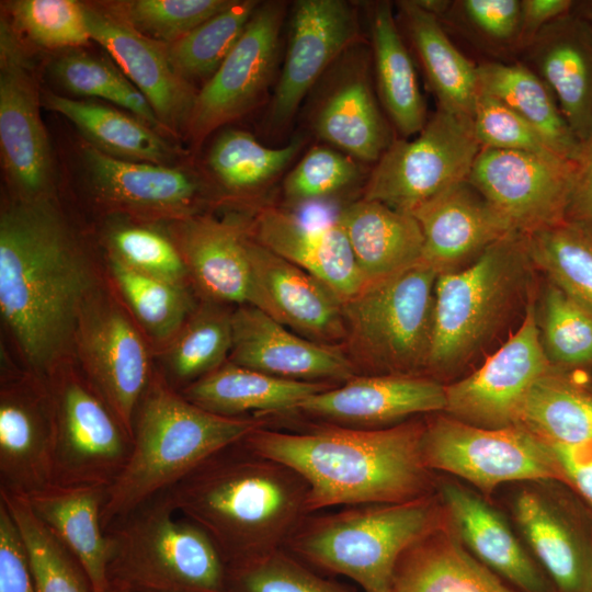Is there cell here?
I'll return each instance as SVG.
<instances>
[{"mask_svg":"<svg viewBox=\"0 0 592 592\" xmlns=\"http://www.w3.org/2000/svg\"><path fill=\"white\" fill-rule=\"evenodd\" d=\"M542 341L549 360L592 364V311L555 284L546 293Z\"/></svg>","mask_w":592,"mask_h":592,"instance_id":"cell-50","label":"cell"},{"mask_svg":"<svg viewBox=\"0 0 592 592\" xmlns=\"http://www.w3.org/2000/svg\"><path fill=\"white\" fill-rule=\"evenodd\" d=\"M107 487L52 483L24 498L36 517L87 573L93 592H106L112 543L102 526Z\"/></svg>","mask_w":592,"mask_h":592,"instance_id":"cell-28","label":"cell"},{"mask_svg":"<svg viewBox=\"0 0 592 592\" xmlns=\"http://www.w3.org/2000/svg\"><path fill=\"white\" fill-rule=\"evenodd\" d=\"M72 358L132 435L136 408L156 367L155 355L106 273L78 316Z\"/></svg>","mask_w":592,"mask_h":592,"instance_id":"cell-9","label":"cell"},{"mask_svg":"<svg viewBox=\"0 0 592 592\" xmlns=\"http://www.w3.org/2000/svg\"><path fill=\"white\" fill-rule=\"evenodd\" d=\"M480 149L471 117L437 109L417 137L394 138L375 162L363 198L411 213L466 181Z\"/></svg>","mask_w":592,"mask_h":592,"instance_id":"cell-11","label":"cell"},{"mask_svg":"<svg viewBox=\"0 0 592 592\" xmlns=\"http://www.w3.org/2000/svg\"><path fill=\"white\" fill-rule=\"evenodd\" d=\"M549 371L535 311L528 307L517 331L481 367L445 386V410L477 426L519 425L528 391Z\"/></svg>","mask_w":592,"mask_h":592,"instance_id":"cell-16","label":"cell"},{"mask_svg":"<svg viewBox=\"0 0 592 592\" xmlns=\"http://www.w3.org/2000/svg\"><path fill=\"white\" fill-rule=\"evenodd\" d=\"M164 225L181 254L198 299L229 306L248 303L249 225L206 214Z\"/></svg>","mask_w":592,"mask_h":592,"instance_id":"cell-24","label":"cell"},{"mask_svg":"<svg viewBox=\"0 0 592 592\" xmlns=\"http://www.w3.org/2000/svg\"><path fill=\"white\" fill-rule=\"evenodd\" d=\"M106 592H121V591H117V590H113V589H107Z\"/></svg>","mask_w":592,"mask_h":592,"instance_id":"cell-60","label":"cell"},{"mask_svg":"<svg viewBox=\"0 0 592 592\" xmlns=\"http://www.w3.org/2000/svg\"><path fill=\"white\" fill-rule=\"evenodd\" d=\"M228 592H352L285 548L227 567Z\"/></svg>","mask_w":592,"mask_h":592,"instance_id":"cell-48","label":"cell"},{"mask_svg":"<svg viewBox=\"0 0 592 592\" xmlns=\"http://www.w3.org/2000/svg\"><path fill=\"white\" fill-rule=\"evenodd\" d=\"M439 271L421 260L342 303V345L358 375H418L426 367Z\"/></svg>","mask_w":592,"mask_h":592,"instance_id":"cell-7","label":"cell"},{"mask_svg":"<svg viewBox=\"0 0 592 592\" xmlns=\"http://www.w3.org/2000/svg\"><path fill=\"white\" fill-rule=\"evenodd\" d=\"M8 20L22 36L46 49L87 45L84 3L76 0H15L5 4Z\"/></svg>","mask_w":592,"mask_h":592,"instance_id":"cell-49","label":"cell"},{"mask_svg":"<svg viewBox=\"0 0 592 592\" xmlns=\"http://www.w3.org/2000/svg\"><path fill=\"white\" fill-rule=\"evenodd\" d=\"M54 406L47 380L21 366L0 379V491L30 497L53 483Z\"/></svg>","mask_w":592,"mask_h":592,"instance_id":"cell-17","label":"cell"},{"mask_svg":"<svg viewBox=\"0 0 592 592\" xmlns=\"http://www.w3.org/2000/svg\"><path fill=\"white\" fill-rule=\"evenodd\" d=\"M337 384L283 379L230 361L180 390L197 407L229 418L295 412L308 397Z\"/></svg>","mask_w":592,"mask_h":592,"instance_id":"cell-31","label":"cell"},{"mask_svg":"<svg viewBox=\"0 0 592 592\" xmlns=\"http://www.w3.org/2000/svg\"><path fill=\"white\" fill-rule=\"evenodd\" d=\"M445 386L418 375H356L304 400L295 412L341 426L377 429L445 410Z\"/></svg>","mask_w":592,"mask_h":592,"instance_id":"cell-23","label":"cell"},{"mask_svg":"<svg viewBox=\"0 0 592 592\" xmlns=\"http://www.w3.org/2000/svg\"><path fill=\"white\" fill-rule=\"evenodd\" d=\"M53 77L75 95L99 98L119 104L129 80L115 67L84 52H70L50 67Z\"/></svg>","mask_w":592,"mask_h":592,"instance_id":"cell-53","label":"cell"},{"mask_svg":"<svg viewBox=\"0 0 592 592\" xmlns=\"http://www.w3.org/2000/svg\"><path fill=\"white\" fill-rule=\"evenodd\" d=\"M527 258L525 236L514 232L466 269L439 273L425 369L446 371L475 352L506 309Z\"/></svg>","mask_w":592,"mask_h":592,"instance_id":"cell-8","label":"cell"},{"mask_svg":"<svg viewBox=\"0 0 592 592\" xmlns=\"http://www.w3.org/2000/svg\"><path fill=\"white\" fill-rule=\"evenodd\" d=\"M421 451L429 469L483 491L510 481L563 478L550 446L519 425L482 428L440 417L425 424Z\"/></svg>","mask_w":592,"mask_h":592,"instance_id":"cell-12","label":"cell"},{"mask_svg":"<svg viewBox=\"0 0 592 592\" xmlns=\"http://www.w3.org/2000/svg\"><path fill=\"white\" fill-rule=\"evenodd\" d=\"M567 220L592 227V130L580 143Z\"/></svg>","mask_w":592,"mask_h":592,"instance_id":"cell-56","label":"cell"},{"mask_svg":"<svg viewBox=\"0 0 592 592\" xmlns=\"http://www.w3.org/2000/svg\"><path fill=\"white\" fill-rule=\"evenodd\" d=\"M101 242L104 257L140 273L192 288L181 254L164 224L113 215L106 220Z\"/></svg>","mask_w":592,"mask_h":592,"instance_id":"cell-42","label":"cell"},{"mask_svg":"<svg viewBox=\"0 0 592 592\" xmlns=\"http://www.w3.org/2000/svg\"><path fill=\"white\" fill-rule=\"evenodd\" d=\"M471 119L481 148L557 155L534 127L489 94L479 91Z\"/></svg>","mask_w":592,"mask_h":592,"instance_id":"cell-52","label":"cell"},{"mask_svg":"<svg viewBox=\"0 0 592 592\" xmlns=\"http://www.w3.org/2000/svg\"><path fill=\"white\" fill-rule=\"evenodd\" d=\"M232 310L198 299L179 332L155 355L156 368L171 387L180 391L228 361Z\"/></svg>","mask_w":592,"mask_h":592,"instance_id":"cell-39","label":"cell"},{"mask_svg":"<svg viewBox=\"0 0 592 592\" xmlns=\"http://www.w3.org/2000/svg\"><path fill=\"white\" fill-rule=\"evenodd\" d=\"M30 56L7 16L0 23V147L14 197L53 195L54 167Z\"/></svg>","mask_w":592,"mask_h":592,"instance_id":"cell-13","label":"cell"},{"mask_svg":"<svg viewBox=\"0 0 592 592\" xmlns=\"http://www.w3.org/2000/svg\"><path fill=\"white\" fill-rule=\"evenodd\" d=\"M479 91L489 94L524 121L560 157L576 161L580 141L569 127L548 86L522 62L478 65Z\"/></svg>","mask_w":592,"mask_h":592,"instance_id":"cell-38","label":"cell"},{"mask_svg":"<svg viewBox=\"0 0 592 592\" xmlns=\"http://www.w3.org/2000/svg\"><path fill=\"white\" fill-rule=\"evenodd\" d=\"M42 104L70 121L88 145L110 157L172 166L178 150L164 136L132 114L92 101H78L52 92Z\"/></svg>","mask_w":592,"mask_h":592,"instance_id":"cell-35","label":"cell"},{"mask_svg":"<svg viewBox=\"0 0 592 592\" xmlns=\"http://www.w3.org/2000/svg\"><path fill=\"white\" fill-rule=\"evenodd\" d=\"M82 160L93 201L109 216L166 224L200 214L202 186L187 171L119 160L90 145Z\"/></svg>","mask_w":592,"mask_h":592,"instance_id":"cell-18","label":"cell"},{"mask_svg":"<svg viewBox=\"0 0 592 592\" xmlns=\"http://www.w3.org/2000/svg\"><path fill=\"white\" fill-rule=\"evenodd\" d=\"M0 592H37L20 530L0 499Z\"/></svg>","mask_w":592,"mask_h":592,"instance_id":"cell-55","label":"cell"},{"mask_svg":"<svg viewBox=\"0 0 592 592\" xmlns=\"http://www.w3.org/2000/svg\"><path fill=\"white\" fill-rule=\"evenodd\" d=\"M235 0H125L102 7L143 35L170 45Z\"/></svg>","mask_w":592,"mask_h":592,"instance_id":"cell-47","label":"cell"},{"mask_svg":"<svg viewBox=\"0 0 592 592\" xmlns=\"http://www.w3.org/2000/svg\"><path fill=\"white\" fill-rule=\"evenodd\" d=\"M585 16L591 21L592 23V4L590 5L589 14H585Z\"/></svg>","mask_w":592,"mask_h":592,"instance_id":"cell-59","label":"cell"},{"mask_svg":"<svg viewBox=\"0 0 592 592\" xmlns=\"http://www.w3.org/2000/svg\"><path fill=\"white\" fill-rule=\"evenodd\" d=\"M446 534L436 528L402 555L392 592H513Z\"/></svg>","mask_w":592,"mask_h":592,"instance_id":"cell-37","label":"cell"},{"mask_svg":"<svg viewBox=\"0 0 592 592\" xmlns=\"http://www.w3.org/2000/svg\"><path fill=\"white\" fill-rule=\"evenodd\" d=\"M249 230L255 241L315 276L342 303L366 284L337 220L309 229L291 214L269 206L257 213Z\"/></svg>","mask_w":592,"mask_h":592,"instance_id":"cell-27","label":"cell"},{"mask_svg":"<svg viewBox=\"0 0 592 592\" xmlns=\"http://www.w3.org/2000/svg\"><path fill=\"white\" fill-rule=\"evenodd\" d=\"M337 221L345 231L366 284L422 260V230L410 213L362 197L344 206Z\"/></svg>","mask_w":592,"mask_h":592,"instance_id":"cell-32","label":"cell"},{"mask_svg":"<svg viewBox=\"0 0 592 592\" xmlns=\"http://www.w3.org/2000/svg\"><path fill=\"white\" fill-rule=\"evenodd\" d=\"M581 143L592 130V23L572 11L542 29L524 49Z\"/></svg>","mask_w":592,"mask_h":592,"instance_id":"cell-26","label":"cell"},{"mask_svg":"<svg viewBox=\"0 0 592 592\" xmlns=\"http://www.w3.org/2000/svg\"><path fill=\"white\" fill-rule=\"evenodd\" d=\"M572 7L570 0H521L520 49L524 50L542 29Z\"/></svg>","mask_w":592,"mask_h":592,"instance_id":"cell-58","label":"cell"},{"mask_svg":"<svg viewBox=\"0 0 592 592\" xmlns=\"http://www.w3.org/2000/svg\"><path fill=\"white\" fill-rule=\"evenodd\" d=\"M346 66L320 99L312 128L320 139L355 160L375 163L394 138L372 91L366 64Z\"/></svg>","mask_w":592,"mask_h":592,"instance_id":"cell-30","label":"cell"},{"mask_svg":"<svg viewBox=\"0 0 592 592\" xmlns=\"http://www.w3.org/2000/svg\"><path fill=\"white\" fill-rule=\"evenodd\" d=\"M369 32L382 104L402 138L417 135L428 122L425 103L390 2L372 4Z\"/></svg>","mask_w":592,"mask_h":592,"instance_id":"cell-36","label":"cell"},{"mask_svg":"<svg viewBox=\"0 0 592 592\" xmlns=\"http://www.w3.org/2000/svg\"><path fill=\"white\" fill-rule=\"evenodd\" d=\"M46 380L55 420L53 483L109 488L127 463L132 435L73 358Z\"/></svg>","mask_w":592,"mask_h":592,"instance_id":"cell-10","label":"cell"},{"mask_svg":"<svg viewBox=\"0 0 592 592\" xmlns=\"http://www.w3.org/2000/svg\"><path fill=\"white\" fill-rule=\"evenodd\" d=\"M357 33L356 13L348 1L294 3L287 50L270 107L273 126H285L293 118L304 96Z\"/></svg>","mask_w":592,"mask_h":592,"instance_id":"cell-20","label":"cell"},{"mask_svg":"<svg viewBox=\"0 0 592 592\" xmlns=\"http://www.w3.org/2000/svg\"><path fill=\"white\" fill-rule=\"evenodd\" d=\"M107 589L121 592H228L227 565L208 535L179 515L167 491L105 531Z\"/></svg>","mask_w":592,"mask_h":592,"instance_id":"cell-6","label":"cell"},{"mask_svg":"<svg viewBox=\"0 0 592 592\" xmlns=\"http://www.w3.org/2000/svg\"><path fill=\"white\" fill-rule=\"evenodd\" d=\"M284 15L282 1L259 4L238 43L197 91L185 130L194 145L261 100L274 76Z\"/></svg>","mask_w":592,"mask_h":592,"instance_id":"cell-15","label":"cell"},{"mask_svg":"<svg viewBox=\"0 0 592 592\" xmlns=\"http://www.w3.org/2000/svg\"><path fill=\"white\" fill-rule=\"evenodd\" d=\"M410 214L422 230V260L439 273L452 271L496 241L516 232L467 181L446 189Z\"/></svg>","mask_w":592,"mask_h":592,"instance_id":"cell-25","label":"cell"},{"mask_svg":"<svg viewBox=\"0 0 592 592\" xmlns=\"http://www.w3.org/2000/svg\"><path fill=\"white\" fill-rule=\"evenodd\" d=\"M360 177V166L351 156L314 147L287 174L283 192L293 204L318 201L351 186Z\"/></svg>","mask_w":592,"mask_h":592,"instance_id":"cell-51","label":"cell"},{"mask_svg":"<svg viewBox=\"0 0 592 592\" xmlns=\"http://www.w3.org/2000/svg\"><path fill=\"white\" fill-rule=\"evenodd\" d=\"M309 486L291 467L241 441L167 490L175 512L200 526L228 566L284 548L309 515Z\"/></svg>","mask_w":592,"mask_h":592,"instance_id":"cell-3","label":"cell"},{"mask_svg":"<svg viewBox=\"0 0 592 592\" xmlns=\"http://www.w3.org/2000/svg\"><path fill=\"white\" fill-rule=\"evenodd\" d=\"M449 9L486 44L520 49L521 0H459Z\"/></svg>","mask_w":592,"mask_h":592,"instance_id":"cell-54","label":"cell"},{"mask_svg":"<svg viewBox=\"0 0 592 592\" xmlns=\"http://www.w3.org/2000/svg\"><path fill=\"white\" fill-rule=\"evenodd\" d=\"M519 426L548 445L591 441L592 396L549 371L528 391Z\"/></svg>","mask_w":592,"mask_h":592,"instance_id":"cell-41","label":"cell"},{"mask_svg":"<svg viewBox=\"0 0 592 592\" xmlns=\"http://www.w3.org/2000/svg\"><path fill=\"white\" fill-rule=\"evenodd\" d=\"M259 4L254 0H235L226 10L167 45L175 72L190 83L208 80L238 43Z\"/></svg>","mask_w":592,"mask_h":592,"instance_id":"cell-45","label":"cell"},{"mask_svg":"<svg viewBox=\"0 0 592 592\" xmlns=\"http://www.w3.org/2000/svg\"><path fill=\"white\" fill-rule=\"evenodd\" d=\"M565 479L592 505V440L576 445H549Z\"/></svg>","mask_w":592,"mask_h":592,"instance_id":"cell-57","label":"cell"},{"mask_svg":"<svg viewBox=\"0 0 592 592\" xmlns=\"http://www.w3.org/2000/svg\"><path fill=\"white\" fill-rule=\"evenodd\" d=\"M105 276L54 196L0 213V315L21 367L39 377L72 358L80 310Z\"/></svg>","mask_w":592,"mask_h":592,"instance_id":"cell-1","label":"cell"},{"mask_svg":"<svg viewBox=\"0 0 592 592\" xmlns=\"http://www.w3.org/2000/svg\"><path fill=\"white\" fill-rule=\"evenodd\" d=\"M266 425L267 418L221 417L197 407L155 367L134 414L129 457L107 489L104 531L172 488L215 453Z\"/></svg>","mask_w":592,"mask_h":592,"instance_id":"cell-4","label":"cell"},{"mask_svg":"<svg viewBox=\"0 0 592 592\" xmlns=\"http://www.w3.org/2000/svg\"><path fill=\"white\" fill-rule=\"evenodd\" d=\"M228 361L289 380L341 384L358 375L341 348L308 340L260 309L235 306Z\"/></svg>","mask_w":592,"mask_h":592,"instance_id":"cell-21","label":"cell"},{"mask_svg":"<svg viewBox=\"0 0 592 592\" xmlns=\"http://www.w3.org/2000/svg\"><path fill=\"white\" fill-rule=\"evenodd\" d=\"M251 305L295 333L314 342L342 348L345 329L341 299L315 276L270 251L251 235Z\"/></svg>","mask_w":592,"mask_h":592,"instance_id":"cell-19","label":"cell"},{"mask_svg":"<svg viewBox=\"0 0 592 592\" xmlns=\"http://www.w3.org/2000/svg\"><path fill=\"white\" fill-rule=\"evenodd\" d=\"M103 264L109 281L156 355L195 308L194 291L140 273L112 258L104 257Z\"/></svg>","mask_w":592,"mask_h":592,"instance_id":"cell-40","label":"cell"},{"mask_svg":"<svg viewBox=\"0 0 592 592\" xmlns=\"http://www.w3.org/2000/svg\"><path fill=\"white\" fill-rule=\"evenodd\" d=\"M436 528L437 510L428 497L352 505L307 515L284 548L311 568L350 578L364 592H392L402 555Z\"/></svg>","mask_w":592,"mask_h":592,"instance_id":"cell-5","label":"cell"},{"mask_svg":"<svg viewBox=\"0 0 592 592\" xmlns=\"http://www.w3.org/2000/svg\"><path fill=\"white\" fill-rule=\"evenodd\" d=\"M574 171L558 155L481 148L466 181L526 236L567 219Z\"/></svg>","mask_w":592,"mask_h":592,"instance_id":"cell-14","label":"cell"},{"mask_svg":"<svg viewBox=\"0 0 592 592\" xmlns=\"http://www.w3.org/2000/svg\"><path fill=\"white\" fill-rule=\"evenodd\" d=\"M425 424L357 429L319 422L303 432L266 426L241 443L280 462L308 483V514L343 505L402 503L426 497L429 468L422 457Z\"/></svg>","mask_w":592,"mask_h":592,"instance_id":"cell-2","label":"cell"},{"mask_svg":"<svg viewBox=\"0 0 592 592\" xmlns=\"http://www.w3.org/2000/svg\"><path fill=\"white\" fill-rule=\"evenodd\" d=\"M303 141L270 148L240 129L224 130L214 141L208 166L217 181L231 193H250L277 177L299 152Z\"/></svg>","mask_w":592,"mask_h":592,"instance_id":"cell-44","label":"cell"},{"mask_svg":"<svg viewBox=\"0 0 592 592\" xmlns=\"http://www.w3.org/2000/svg\"><path fill=\"white\" fill-rule=\"evenodd\" d=\"M90 38L147 98L169 135L186 130L197 91L173 69L167 45L153 41L106 9L84 3Z\"/></svg>","mask_w":592,"mask_h":592,"instance_id":"cell-22","label":"cell"},{"mask_svg":"<svg viewBox=\"0 0 592 592\" xmlns=\"http://www.w3.org/2000/svg\"><path fill=\"white\" fill-rule=\"evenodd\" d=\"M441 494L460 539L478 561L522 592H553L542 570L492 506L456 483H443Z\"/></svg>","mask_w":592,"mask_h":592,"instance_id":"cell-29","label":"cell"},{"mask_svg":"<svg viewBox=\"0 0 592 592\" xmlns=\"http://www.w3.org/2000/svg\"><path fill=\"white\" fill-rule=\"evenodd\" d=\"M0 499L25 543L37 592H93L82 567L36 517L26 500L2 491Z\"/></svg>","mask_w":592,"mask_h":592,"instance_id":"cell-46","label":"cell"},{"mask_svg":"<svg viewBox=\"0 0 592 592\" xmlns=\"http://www.w3.org/2000/svg\"><path fill=\"white\" fill-rule=\"evenodd\" d=\"M516 521L559 592H592V547L547 498L532 491L514 500Z\"/></svg>","mask_w":592,"mask_h":592,"instance_id":"cell-33","label":"cell"},{"mask_svg":"<svg viewBox=\"0 0 592 592\" xmlns=\"http://www.w3.org/2000/svg\"><path fill=\"white\" fill-rule=\"evenodd\" d=\"M397 7L437 109L473 117L479 93L478 65L455 47L439 18L415 0L398 1Z\"/></svg>","mask_w":592,"mask_h":592,"instance_id":"cell-34","label":"cell"},{"mask_svg":"<svg viewBox=\"0 0 592 592\" xmlns=\"http://www.w3.org/2000/svg\"><path fill=\"white\" fill-rule=\"evenodd\" d=\"M528 258L592 311V227L571 220L525 236Z\"/></svg>","mask_w":592,"mask_h":592,"instance_id":"cell-43","label":"cell"}]
</instances>
